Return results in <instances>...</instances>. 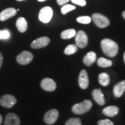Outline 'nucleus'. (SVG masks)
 Returning <instances> with one entry per match:
<instances>
[{
  "instance_id": "obj_36",
  "label": "nucleus",
  "mask_w": 125,
  "mask_h": 125,
  "mask_svg": "<svg viewBox=\"0 0 125 125\" xmlns=\"http://www.w3.org/2000/svg\"><path fill=\"white\" fill-rule=\"evenodd\" d=\"M16 1H24V0H16Z\"/></svg>"
},
{
  "instance_id": "obj_3",
  "label": "nucleus",
  "mask_w": 125,
  "mask_h": 125,
  "mask_svg": "<svg viewBox=\"0 0 125 125\" xmlns=\"http://www.w3.org/2000/svg\"><path fill=\"white\" fill-rule=\"evenodd\" d=\"M53 15V11L51 7H45L40 10L38 18L43 23H48L51 21Z\"/></svg>"
},
{
  "instance_id": "obj_4",
  "label": "nucleus",
  "mask_w": 125,
  "mask_h": 125,
  "mask_svg": "<svg viewBox=\"0 0 125 125\" xmlns=\"http://www.w3.org/2000/svg\"><path fill=\"white\" fill-rule=\"evenodd\" d=\"M92 19L94 23L98 27L103 29L109 25L110 21L108 18L100 13H94L92 15Z\"/></svg>"
},
{
  "instance_id": "obj_34",
  "label": "nucleus",
  "mask_w": 125,
  "mask_h": 125,
  "mask_svg": "<svg viewBox=\"0 0 125 125\" xmlns=\"http://www.w3.org/2000/svg\"><path fill=\"white\" fill-rule=\"evenodd\" d=\"M38 1H40V2H43V1H46V0H38Z\"/></svg>"
},
{
  "instance_id": "obj_1",
  "label": "nucleus",
  "mask_w": 125,
  "mask_h": 125,
  "mask_svg": "<svg viewBox=\"0 0 125 125\" xmlns=\"http://www.w3.org/2000/svg\"><path fill=\"white\" fill-rule=\"evenodd\" d=\"M101 46L103 52L110 57H114L118 54L119 47L115 41L110 39L105 38L101 42Z\"/></svg>"
},
{
  "instance_id": "obj_31",
  "label": "nucleus",
  "mask_w": 125,
  "mask_h": 125,
  "mask_svg": "<svg viewBox=\"0 0 125 125\" xmlns=\"http://www.w3.org/2000/svg\"><path fill=\"white\" fill-rule=\"evenodd\" d=\"M2 121H3V118H2V115L0 114V125H1V123H2Z\"/></svg>"
},
{
  "instance_id": "obj_29",
  "label": "nucleus",
  "mask_w": 125,
  "mask_h": 125,
  "mask_svg": "<svg viewBox=\"0 0 125 125\" xmlns=\"http://www.w3.org/2000/svg\"><path fill=\"white\" fill-rule=\"evenodd\" d=\"M70 0H57V2L59 5H63L69 2Z\"/></svg>"
},
{
  "instance_id": "obj_16",
  "label": "nucleus",
  "mask_w": 125,
  "mask_h": 125,
  "mask_svg": "<svg viewBox=\"0 0 125 125\" xmlns=\"http://www.w3.org/2000/svg\"><path fill=\"white\" fill-rule=\"evenodd\" d=\"M96 54L94 52H90L86 54L83 58V63L86 66H91L96 60Z\"/></svg>"
},
{
  "instance_id": "obj_28",
  "label": "nucleus",
  "mask_w": 125,
  "mask_h": 125,
  "mask_svg": "<svg viewBox=\"0 0 125 125\" xmlns=\"http://www.w3.org/2000/svg\"><path fill=\"white\" fill-rule=\"evenodd\" d=\"M98 125H114V123L109 119L100 120L98 122Z\"/></svg>"
},
{
  "instance_id": "obj_17",
  "label": "nucleus",
  "mask_w": 125,
  "mask_h": 125,
  "mask_svg": "<svg viewBox=\"0 0 125 125\" xmlns=\"http://www.w3.org/2000/svg\"><path fill=\"white\" fill-rule=\"evenodd\" d=\"M103 112L107 116L114 117L119 112V108L116 106H108L103 109Z\"/></svg>"
},
{
  "instance_id": "obj_24",
  "label": "nucleus",
  "mask_w": 125,
  "mask_h": 125,
  "mask_svg": "<svg viewBox=\"0 0 125 125\" xmlns=\"http://www.w3.org/2000/svg\"><path fill=\"white\" fill-rule=\"evenodd\" d=\"M91 20L92 19L90 18L89 16H87L78 17V18L76 19V21H77L78 23L84 24H89V23L91 22Z\"/></svg>"
},
{
  "instance_id": "obj_30",
  "label": "nucleus",
  "mask_w": 125,
  "mask_h": 125,
  "mask_svg": "<svg viewBox=\"0 0 125 125\" xmlns=\"http://www.w3.org/2000/svg\"><path fill=\"white\" fill-rule=\"evenodd\" d=\"M3 62V56L2 54L0 52V68H1V66H2Z\"/></svg>"
},
{
  "instance_id": "obj_2",
  "label": "nucleus",
  "mask_w": 125,
  "mask_h": 125,
  "mask_svg": "<svg viewBox=\"0 0 125 125\" xmlns=\"http://www.w3.org/2000/svg\"><path fill=\"white\" fill-rule=\"evenodd\" d=\"M92 107V101L88 100H86L82 103L75 104L72 108V111L76 115H82L88 112L91 109Z\"/></svg>"
},
{
  "instance_id": "obj_13",
  "label": "nucleus",
  "mask_w": 125,
  "mask_h": 125,
  "mask_svg": "<svg viewBox=\"0 0 125 125\" xmlns=\"http://www.w3.org/2000/svg\"><path fill=\"white\" fill-rule=\"evenodd\" d=\"M79 85L82 89H86L89 86V81L88 75L86 70H82L79 75Z\"/></svg>"
},
{
  "instance_id": "obj_14",
  "label": "nucleus",
  "mask_w": 125,
  "mask_h": 125,
  "mask_svg": "<svg viewBox=\"0 0 125 125\" xmlns=\"http://www.w3.org/2000/svg\"><path fill=\"white\" fill-rule=\"evenodd\" d=\"M92 96L95 101L98 104L100 105H103L105 104V98L104 94L101 92V89H95L92 92Z\"/></svg>"
},
{
  "instance_id": "obj_10",
  "label": "nucleus",
  "mask_w": 125,
  "mask_h": 125,
  "mask_svg": "<svg viewBox=\"0 0 125 125\" xmlns=\"http://www.w3.org/2000/svg\"><path fill=\"white\" fill-rule=\"evenodd\" d=\"M41 86L44 90L48 92H53L56 89V82L51 78H45L41 82Z\"/></svg>"
},
{
  "instance_id": "obj_35",
  "label": "nucleus",
  "mask_w": 125,
  "mask_h": 125,
  "mask_svg": "<svg viewBox=\"0 0 125 125\" xmlns=\"http://www.w3.org/2000/svg\"><path fill=\"white\" fill-rule=\"evenodd\" d=\"M0 40H1V30H0Z\"/></svg>"
},
{
  "instance_id": "obj_27",
  "label": "nucleus",
  "mask_w": 125,
  "mask_h": 125,
  "mask_svg": "<svg viewBox=\"0 0 125 125\" xmlns=\"http://www.w3.org/2000/svg\"><path fill=\"white\" fill-rule=\"evenodd\" d=\"M71 1L73 4L78 5L81 6V7H85L86 5V0H71Z\"/></svg>"
},
{
  "instance_id": "obj_8",
  "label": "nucleus",
  "mask_w": 125,
  "mask_h": 125,
  "mask_svg": "<svg viewBox=\"0 0 125 125\" xmlns=\"http://www.w3.org/2000/svg\"><path fill=\"white\" fill-rule=\"evenodd\" d=\"M59 117V112L57 109H52L48 111L44 116V122L48 125L54 124Z\"/></svg>"
},
{
  "instance_id": "obj_20",
  "label": "nucleus",
  "mask_w": 125,
  "mask_h": 125,
  "mask_svg": "<svg viewBox=\"0 0 125 125\" xmlns=\"http://www.w3.org/2000/svg\"><path fill=\"white\" fill-rule=\"evenodd\" d=\"M98 81L103 86H107L108 85L109 81H110L108 74L105 73H101L98 76Z\"/></svg>"
},
{
  "instance_id": "obj_26",
  "label": "nucleus",
  "mask_w": 125,
  "mask_h": 125,
  "mask_svg": "<svg viewBox=\"0 0 125 125\" xmlns=\"http://www.w3.org/2000/svg\"><path fill=\"white\" fill-rule=\"evenodd\" d=\"M1 40H7L10 37V32L7 30H1Z\"/></svg>"
},
{
  "instance_id": "obj_21",
  "label": "nucleus",
  "mask_w": 125,
  "mask_h": 125,
  "mask_svg": "<svg viewBox=\"0 0 125 125\" xmlns=\"http://www.w3.org/2000/svg\"><path fill=\"white\" fill-rule=\"evenodd\" d=\"M97 64L100 67L107 68V67L111 66L112 65V62L111 60H108L104 57H100L97 60Z\"/></svg>"
},
{
  "instance_id": "obj_15",
  "label": "nucleus",
  "mask_w": 125,
  "mask_h": 125,
  "mask_svg": "<svg viewBox=\"0 0 125 125\" xmlns=\"http://www.w3.org/2000/svg\"><path fill=\"white\" fill-rule=\"evenodd\" d=\"M125 91V80L119 82L114 87V94L116 97H120Z\"/></svg>"
},
{
  "instance_id": "obj_32",
  "label": "nucleus",
  "mask_w": 125,
  "mask_h": 125,
  "mask_svg": "<svg viewBox=\"0 0 125 125\" xmlns=\"http://www.w3.org/2000/svg\"><path fill=\"white\" fill-rule=\"evenodd\" d=\"M122 16H123V18H124V19H125V10L122 12Z\"/></svg>"
},
{
  "instance_id": "obj_5",
  "label": "nucleus",
  "mask_w": 125,
  "mask_h": 125,
  "mask_svg": "<svg viewBox=\"0 0 125 125\" xmlns=\"http://www.w3.org/2000/svg\"><path fill=\"white\" fill-rule=\"evenodd\" d=\"M75 42L76 46L80 48H85L88 43V38L83 31H79L75 35Z\"/></svg>"
},
{
  "instance_id": "obj_11",
  "label": "nucleus",
  "mask_w": 125,
  "mask_h": 125,
  "mask_svg": "<svg viewBox=\"0 0 125 125\" xmlns=\"http://www.w3.org/2000/svg\"><path fill=\"white\" fill-rule=\"evenodd\" d=\"M17 13V10L13 8L4 9L0 13V21H4L9 19L15 16Z\"/></svg>"
},
{
  "instance_id": "obj_22",
  "label": "nucleus",
  "mask_w": 125,
  "mask_h": 125,
  "mask_svg": "<svg viewBox=\"0 0 125 125\" xmlns=\"http://www.w3.org/2000/svg\"><path fill=\"white\" fill-rule=\"evenodd\" d=\"M78 51V46L76 45L71 44L68 45L64 50V53L67 55H71L75 53Z\"/></svg>"
},
{
  "instance_id": "obj_7",
  "label": "nucleus",
  "mask_w": 125,
  "mask_h": 125,
  "mask_svg": "<svg viewBox=\"0 0 125 125\" xmlns=\"http://www.w3.org/2000/svg\"><path fill=\"white\" fill-rule=\"evenodd\" d=\"M34 58L33 54L28 51H23L17 56L16 60L21 65H27L29 64Z\"/></svg>"
},
{
  "instance_id": "obj_9",
  "label": "nucleus",
  "mask_w": 125,
  "mask_h": 125,
  "mask_svg": "<svg viewBox=\"0 0 125 125\" xmlns=\"http://www.w3.org/2000/svg\"><path fill=\"white\" fill-rule=\"evenodd\" d=\"M50 43V39L47 37H42L36 39L31 44L33 49H40L46 46Z\"/></svg>"
},
{
  "instance_id": "obj_25",
  "label": "nucleus",
  "mask_w": 125,
  "mask_h": 125,
  "mask_svg": "<svg viewBox=\"0 0 125 125\" xmlns=\"http://www.w3.org/2000/svg\"><path fill=\"white\" fill-rule=\"evenodd\" d=\"M65 125H82L81 121L79 118H70L65 123Z\"/></svg>"
},
{
  "instance_id": "obj_19",
  "label": "nucleus",
  "mask_w": 125,
  "mask_h": 125,
  "mask_svg": "<svg viewBox=\"0 0 125 125\" xmlns=\"http://www.w3.org/2000/svg\"><path fill=\"white\" fill-rule=\"evenodd\" d=\"M76 34L75 30L73 29H68L62 31L61 33V37L63 40H67V39H70L74 37V36H75Z\"/></svg>"
},
{
  "instance_id": "obj_23",
  "label": "nucleus",
  "mask_w": 125,
  "mask_h": 125,
  "mask_svg": "<svg viewBox=\"0 0 125 125\" xmlns=\"http://www.w3.org/2000/svg\"><path fill=\"white\" fill-rule=\"evenodd\" d=\"M75 6L73 5L65 4L64 5L62 6V8H61V12H62V15H65V14H67L68 12L75 9Z\"/></svg>"
},
{
  "instance_id": "obj_33",
  "label": "nucleus",
  "mask_w": 125,
  "mask_h": 125,
  "mask_svg": "<svg viewBox=\"0 0 125 125\" xmlns=\"http://www.w3.org/2000/svg\"><path fill=\"white\" fill-rule=\"evenodd\" d=\"M123 59H124V62H125V53H124V56H123Z\"/></svg>"
},
{
  "instance_id": "obj_18",
  "label": "nucleus",
  "mask_w": 125,
  "mask_h": 125,
  "mask_svg": "<svg viewBox=\"0 0 125 125\" xmlns=\"http://www.w3.org/2000/svg\"><path fill=\"white\" fill-rule=\"evenodd\" d=\"M16 25L17 29L20 32L23 33L27 30L28 27L27 22L24 18H22V17L19 18L17 20Z\"/></svg>"
},
{
  "instance_id": "obj_12",
  "label": "nucleus",
  "mask_w": 125,
  "mask_h": 125,
  "mask_svg": "<svg viewBox=\"0 0 125 125\" xmlns=\"http://www.w3.org/2000/svg\"><path fill=\"white\" fill-rule=\"evenodd\" d=\"M19 117L16 114L9 113L7 115L5 120L4 125H20Z\"/></svg>"
},
{
  "instance_id": "obj_6",
  "label": "nucleus",
  "mask_w": 125,
  "mask_h": 125,
  "mask_svg": "<svg viewBox=\"0 0 125 125\" xmlns=\"http://www.w3.org/2000/svg\"><path fill=\"white\" fill-rule=\"evenodd\" d=\"M17 102L16 99L13 95L5 94L0 98V104L3 107L11 108Z\"/></svg>"
}]
</instances>
